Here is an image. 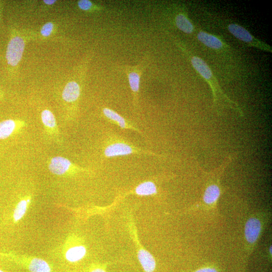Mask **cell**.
Returning <instances> with one entry per match:
<instances>
[{
  "instance_id": "obj_9",
  "label": "cell",
  "mask_w": 272,
  "mask_h": 272,
  "mask_svg": "<svg viewBox=\"0 0 272 272\" xmlns=\"http://www.w3.org/2000/svg\"><path fill=\"white\" fill-rule=\"evenodd\" d=\"M135 238L137 245L138 259L144 272H154L156 269V261L153 255L146 250L139 242L137 234L135 233Z\"/></svg>"
},
{
  "instance_id": "obj_3",
  "label": "cell",
  "mask_w": 272,
  "mask_h": 272,
  "mask_svg": "<svg viewBox=\"0 0 272 272\" xmlns=\"http://www.w3.org/2000/svg\"><path fill=\"white\" fill-rule=\"evenodd\" d=\"M229 31L237 39L246 43L250 46L261 49V50L272 52V47L258 39L239 24L231 23L228 26Z\"/></svg>"
},
{
  "instance_id": "obj_15",
  "label": "cell",
  "mask_w": 272,
  "mask_h": 272,
  "mask_svg": "<svg viewBox=\"0 0 272 272\" xmlns=\"http://www.w3.org/2000/svg\"><path fill=\"white\" fill-rule=\"evenodd\" d=\"M80 87L76 81L69 82L65 87L62 93L63 100L67 103L77 102L80 95Z\"/></svg>"
},
{
  "instance_id": "obj_24",
  "label": "cell",
  "mask_w": 272,
  "mask_h": 272,
  "mask_svg": "<svg viewBox=\"0 0 272 272\" xmlns=\"http://www.w3.org/2000/svg\"><path fill=\"white\" fill-rule=\"evenodd\" d=\"M43 2L47 5H51L54 4L56 1H55V0H44Z\"/></svg>"
},
{
  "instance_id": "obj_2",
  "label": "cell",
  "mask_w": 272,
  "mask_h": 272,
  "mask_svg": "<svg viewBox=\"0 0 272 272\" xmlns=\"http://www.w3.org/2000/svg\"><path fill=\"white\" fill-rule=\"evenodd\" d=\"M149 63L150 56L147 55L141 60L139 64L136 65H123L118 67L119 69L124 72L128 77L133 95V104L136 108L139 103V94L141 76L143 72Z\"/></svg>"
},
{
  "instance_id": "obj_18",
  "label": "cell",
  "mask_w": 272,
  "mask_h": 272,
  "mask_svg": "<svg viewBox=\"0 0 272 272\" xmlns=\"http://www.w3.org/2000/svg\"><path fill=\"white\" fill-rule=\"evenodd\" d=\"M221 191L218 185H210L205 191L203 196L204 201L207 204H212L218 200Z\"/></svg>"
},
{
  "instance_id": "obj_10",
  "label": "cell",
  "mask_w": 272,
  "mask_h": 272,
  "mask_svg": "<svg viewBox=\"0 0 272 272\" xmlns=\"http://www.w3.org/2000/svg\"><path fill=\"white\" fill-rule=\"evenodd\" d=\"M104 116L117 126L123 129L131 130L141 133L140 130L132 125L130 123L115 111L108 108L103 110Z\"/></svg>"
},
{
  "instance_id": "obj_23",
  "label": "cell",
  "mask_w": 272,
  "mask_h": 272,
  "mask_svg": "<svg viewBox=\"0 0 272 272\" xmlns=\"http://www.w3.org/2000/svg\"><path fill=\"white\" fill-rule=\"evenodd\" d=\"M195 272H218L216 270L213 268H206L196 271Z\"/></svg>"
},
{
  "instance_id": "obj_13",
  "label": "cell",
  "mask_w": 272,
  "mask_h": 272,
  "mask_svg": "<svg viewBox=\"0 0 272 272\" xmlns=\"http://www.w3.org/2000/svg\"><path fill=\"white\" fill-rule=\"evenodd\" d=\"M261 231V224L259 220L252 218L247 221L245 228V235L247 240L254 243L257 240Z\"/></svg>"
},
{
  "instance_id": "obj_16",
  "label": "cell",
  "mask_w": 272,
  "mask_h": 272,
  "mask_svg": "<svg viewBox=\"0 0 272 272\" xmlns=\"http://www.w3.org/2000/svg\"><path fill=\"white\" fill-rule=\"evenodd\" d=\"M176 27L186 34H192L194 31V25L188 16L183 12H179L174 17Z\"/></svg>"
},
{
  "instance_id": "obj_4",
  "label": "cell",
  "mask_w": 272,
  "mask_h": 272,
  "mask_svg": "<svg viewBox=\"0 0 272 272\" xmlns=\"http://www.w3.org/2000/svg\"><path fill=\"white\" fill-rule=\"evenodd\" d=\"M104 154L106 157L108 158L126 156L134 154L156 155L155 154L139 149V148L132 145L122 141H116L110 143L106 147Z\"/></svg>"
},
{
  "instance_id": "obj_6",
  "label": "cell",
  "mask_w": 272,
  "mask_h": 272,
  "mask_svg": "<svg viewBox=\"0 0 272 272\" xmlns=\"http://www.w3.org/2000/svg\"><path fill=\"white\" fill-rule=\"evenodd\" d=\"M14 261L30 272H52L49 264L39 258L28 256H14Z\"/></svg>"
},
{
  "instance_id": "obj_5",
  "label": "cell",
  "mask_w": 272,
  "mask_h": 272,
  "mask_svg": "<svg viewBox=\"0 0 272 272\" xmlns=\"http://www.w3.org/2000/svg\"><path fill=\"white\" fill-rule=\"evenodd\" d=\"M48 168L53 174L59 176L72 175L82 170L68 159L61 156L54 157L49 160Z\"/></svg>"
},
{
  "instance_id": "obj_21",
  "label": "cell",
  "mask_w": 272,
  "mask_h": 272,
  "mask_svg": "<svg viewBox=\"0 0 272 272\" xmlns=\"http://www.w3.org/2000/svg\"><path fill=\"white\" fill-rule=\"evenodd\" d=\"M78 6L80 9L83 11L91 10L93 7V3L88 0H81L78 1Z\"/></svg>"
},
{
  "instance_id": "obj_11",
  "label": "cell",
  "mask_w": 272,
  "mask_h": 272,
  "mask_svg": "<svg viewBox=\"0 0 272 272\" xmlns=\"http://www.w3.org/2000/svg\"><path fill=\"white\" fill-rule=\"evenodd\" d=\"M41 118L47 133L53 136L59 135V131L55 116L50 111L45 110L41 114Z\"/></svg>"
},
{
  "instance_id": "obj_19",
  "label": "cell",
  "mask_w": 272,
  "mask_h": 272,
  "mask_svg": "<svg viewBox=\"0 0 272 272\" xmlns=\"http://www.w3.org/2000/svg\"><path fill=\"white\" fill-rule=\"evenodd\" d=\"M135 193L140 196H150L157 193L156 185L152 181H146L139 184L135 189Z\"/></svg>"
},
{
  "instance_id": "obj_12",
  "label": "cell",
  "mask_w": 272,
  "mask_h": 272,
  "mask_svg": "<svg viewBox=\"0 0 272 272\" xmlns=\"http://www.w3.org/2000/svg\"><path fill=\"white\" fill-rule=\"evenodd\" d=\"M87 254L86 247L82 244L71 245L65 250V259L71 263H76L81 261Z\"/></svg>"
},
{
  "instance_id": "obj_14",
  "label": "cell",
  "mask_w": 272,
  "mask_h": 272,
  "mask_svg": "<svg viewBox=\"0 0 272 272\" xmlns=\"http://www.w3.org/2000/svg\"><path fill=\"white\" fill-rule=\"evenodd\" d=\"M197 38L206 46L216 50L223 48L225 45L224 41L218 37L203 31L197 34Z\"/></svg>"
},
{
  "instance_id": "obj_25",
  "label": "cell",
  "mask_w": 272,
  "mask_h": 272,
  "mask_svg": "<svg viewBox=\"0 0 272 272\" xmlns=\"http://www.w3.org/2000/svg\"><path fill=\"white\" fill-rule=\"evenodd\" d=\"M270 252H271V254H272V246H271Z\"/></svg>"
},
{
  "instance_id": "obj_8",
  "label": "cell",
  "mask_w": 272,
  "mask_h": 272,
  "mask_svg": "<svg viewBox=\"0 0 272 272\" xmlns=\"http://www.w3.org/2000/svg\"><path fill=\"white\" fill-rule=\"evenodd\" d=\"M26 126V123L22 121L8 119L0 122V140L8 139Z\"/></svg>"
},
{
  "instance_id": "obj_7",
  "label": "cell",
  "mask_w": 272,
  "mask_h": 272,
  "mask_svg": "<svg viewBox=\"0 0 272 272\" xmlns=\"http://www.w3.org/2000/svg\"><path fill=\"white\" fill-rule=\"evenodd\" d=\"M24 47V41L21 37H16L10 40L7 46L6 55L9 65L15 67L18 65L22 57Z\"/></svg>"
},
{
  "instance_id": "obj_20",
  "label": "cell",
  "mask_w": 272,
  "mask_h": 272,
  "mask_svg": "<svg viewBox=\"0 0 272 272\" xmlns=\"http://www.w3.org/2000/svg\"><path fill=\"white\" fill-rule=\"evenodd\" d=\"M54 25L52 22H48L44 25L41 30V34L45 37L50 35L53 31Z\"/></svg>"
},
{
  "instance_id": "obj_26",
  "label": "cell",
  "mask_w": 272,
  "mask_h": 272,
  "mask_svg": "<svg viewBox=\"0 0 272 272\" xmlns=\"http://www.w3.org/2000/svg\"><path fill=\"white\" fill-rule=\"evenodd\" d=\"M0 272H4L3 271H2L1 270H0Z\"/></svg>"
},
{
  "instance_id": "obj_17",
  "label": "cell",
  "mask_w": 272,
  "mask_h": 272,
  "mask_svg": "<svg viewBox=\"0 0 272 272\" xmlns=\"http://www.w3.org/2000/svg\"><path fill=\"white\" fill-rule=\"evenodd\" d=\"M32 202L30 195L23 197L16 205L12 215L13 221L18 222L26 215Z\"/></svg>"
},
{
  "instance_id": "obj_1",
  "label": "cell",
  "mask_w": 272,
  "mask_h": 272,
  "mask_svg": "<svg viewBox=\"0 0 272 272\" xmlns=\"http://www.w3.org/2000/svg\"><path fill=\"white\" fill-rule=\"evenodd\" d=\"M191 64L194 68L199 73L200 75L206 81L211 87L214 99V103H216L218 100L217 93L220 94L225 100L232 105L234 106L238 109L241 110L238 105L231 100L221 90L217 80L215 79L212 72L207 64L201 58L195 56L189 55Z\"/></svg>"
},
{
  "instance_id": "obj_22",
  "label": "cell",
  "mask_w": 272,
  "mask_h": 272,
  "mask_svg": "<svg viewBox=\"0 0 272 272\" xmlns=\"http://www.w3.org/2000/svg\"><path fill=\"white\" fill-rule=\"evenodd\" d=\"M88 272H107L106 266L101 264H94L91 266Z\"/></svg>"
}]
</instances>
